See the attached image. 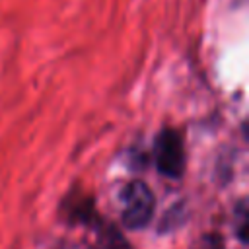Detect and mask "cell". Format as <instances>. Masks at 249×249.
<instances>
[{
  "label": "cell",
  "mask_w": 249,
  "mask_h": 249,
  "mask_svg": "<svg viewBox=\"0 0 249 249\" xmlns=\"http://www.w3.org/2000/svg\"><path fill=\"white\" fill-rule=\"evenodd\" d=\"M156 198L144 181H130L121 193V220L128 230H140L154 216Z\"/></svg>",
  "instance_id": "1"
},
{
  "label": "cell",
  "mask_w": 249,
  "mask_h": 249,
  "mask_svg": "<svg viewBox=\"0 0 249 249\" xmlns=\"http://www.w3.org/2000/svg\"><path fill=\"white\" fill-rule=\"evenodd\" d=\"M156 167L165 177H181L185 169V144L175 128H163L154 144Z\"/></svg>",
  "instance_id": "2"
},
{
  "label": "cell",
  "mask_w": 249,
  "mask_h": 249,
  "mask_svg": "<svg viewBox=\"0 0 249 249\" xmlns=\"http://www.w3.org/2000/svg\"><path fill=\"white\" fill-rule=\"evenodd\" d=\"M91 249H132L130 243L115 230V228H101L97 231V239Z\"/></svg>",
  "instance_id": "3"
},
{
  "label": "cell",
  "mask_w": 249,
  "mask_h": 249,
  "mask_svg": "<svg viewBox=\"0 0 249 249\" xmlns=\"http://www.w3.org/2000/svg\"><path fill=\"white\" fill-rule=\"evenodd\" d=\"M237 235L245 243V239H247V208L243 202L239 204V210H237Z\"/></svg>",
  "instance_id": "4"
},
{
  "label": "cell",
  "mask_w": 249,
  "mask_h": 249,
  "mask_svg": "<svg viewBox=\"0 0 249 249\" xmlns=\"http://www.w3.org/2000/svg\"><path fill=\"white\" fill-rule=\"evenodd\" d=\"M200 249H224L222 237L220 235H208V237H204Z\"/></svg>",
  "instance_id": "5"
}]
</instances>
